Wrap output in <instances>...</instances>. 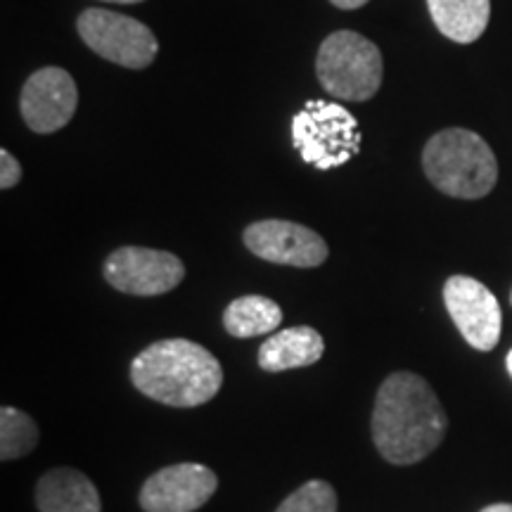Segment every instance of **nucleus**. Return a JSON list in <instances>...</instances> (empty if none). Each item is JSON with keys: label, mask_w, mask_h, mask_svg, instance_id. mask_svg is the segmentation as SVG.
<instances>
[{"label": "nucleus", "mask_w": 512, "mask_h": 512, "mask_svg": "<svg viewBox=\"0 0 512 512\" xmlns=\"http://www.w3.org/2000/svg\"><path fill=\"white\" fill-rule=\"evenodd\" d=\"M446 430L444 406L420 375L394 373L377 389L373 441L387 463H420L444 441Z\"/></svg>", "instance_id": "f257e3e1"}, {"label": "nucleus", "mask_w": 512, "mask_h": 512, "mask_svg": "<svg viewBox=\"0 0 512 512\" xmlns=\"http://www.w3.org/2000/svg\"><path fill=\"white\" fill-rule=\"evenodd\" d=\"M131 382L147 399L174 408L209 403L223 384L219 358L190 339H162L133 358Z\"/></svg>", "instance_id": "f03ea898"}, {"label": "nucleus", "mask_w": 512, "mask_h": 512, "mask_svg": "<svg viewBox=\"0 0 512 512\" xmlns=\"http://www.w3.org/2000/svg\"><path fill=\"white\" fill-rule=\"evenodd\" d=\"M422 169L434 188L458 200H479L498 181L494 150L467 128H446L422 150Z\"/></svg>", "instance_id": "7ed1b4c3"}, {"label": "nucleus", "mask_w": 512, "mask_h": 512, "mask_svg": "<svg viewBox=\"0 0 512 512\" xmlns=\"http://www.w3.org/2000/svg\"><path fill=\"white\" fill-rule=\"evenodd\" d=\"M382 53L356 31H335L318 50L316 74L332 98L363 102L382 86Z\"/></svg>", "instance_id": "20e7f679"}, {"label": "nucleus", "mask_w": 512, "mask_h": 512, "mask_svg": "<svg viewBox=\"0 0 512 512\" xmlns=\"http://www.w3.org/2000/svg\"><path fill=\"white\" fill-rule=\"evenodd\" d=\"M292 140L304 162L320 171L347 164L361 147L354 114L325 100L306 102L304 110L292 119Z\"/></svg>", "instance_id": "39448f33"}, {"label": "nucleus", "mask_w": 512, "mask_h": 512, "mask_svg": "<svg viewBox=\"0 0 512 512\" xmlns=\"http://www.w3.org/2000/svg\"><path fill=\"white\" fill-rule=\"evenodd\" d=\"M79 36L93 53L126 69H145L159 53L155 34L143 22L110 10L81 12Z\"/></svg>", "instance_id": "423d86ee"}, {"label": "nucleus", "mask_w": 512, "mask_h": 512, "mask_svg": "<svg viewBox=\"0 0 512 512\" xmlns=\"http://www.w3.org/2000/svg\"><path fill=\"white\" fill-rule=\"evenodd\" d=\"M105 278L114 290L136 297L171 292L185 278V266L176 254L147 247H121L105 261Z\"/></svg>", "instance_id": "0eeeda50"}, {"label": "nucleus", "mask_w": 512, "mask_h": 512, "mask_svg": "<svg viewBox=\"0 0 512 512\" xmlns=\"http://www.w3.org/2000/svg\"><path fill=\"white\" fill-rule=\"evenodd\" d=\"M444 302L465 342L477 351L496 349L501 339V304L489 287L467 275H453L444 285Z\"/></svg>", "instance_id": "6e6552de"}, {"label": "nucleus", "mask_w": 512, "mask_h": 512, "mask_svg": "<svg viewBox=\"0 0 512 512\" xmlns=\"http://www.w3.org/2000/svg\"><path fill=\"white\" fill-rule=\"evenodd\" d=\"M219 489L214 470L200 463L169 465L152 475L140 489L145 512H195Z\"/></svg>", "instance_id": "1a4fd4ad"}, {"label": "nucleus", "mask_w": 512, "mask_h": 512, "mask_svg": "<svg viewBox=\"0 0 512 512\" xmlns=\"http://www.w3.org/2000/svg\"><path fill=\"white\" fill-rule=\"evenodd\" d=\"M242 240L259 259L280 266L316 268L328 259V245L316 230L292 221L268 219L252 223Z\"/></svg>", "instance_id": "9d476101"}, {"label": "nucleus", "mask_w": 512, "mask_h": 512, "mask_svg": "<svg viewBox=\"0 0 512 512\" xmlns=\"http://www.w3.org/2000/svg\"><path fill=\"white\" fill-rule=\"evenodd\" d=\"M76 105H79L76 83L72 74L60 67H46L31 74L19 100L24 121L36 133L60 131L72 121Z\"/></svg>", "instance_id": "9b49d317"}, {"label": "nucleus", "mask_w": 512, "mask_h": 512, "mask_svg": "<svg viewBox=\"0 0 512 512\" xmlns=\"http://www.w3.org/2000/svg\"><path fill=\"white\" fill-rule=\"evenodd\" d=\"M36 503L41 512H102L95 484L72 467H57L38 479Z\"/></svg>", "instance_id": "f8f14e48"}, {"label": "nucleus", "mask_w": 512, "mask_h": 512, "mask_svg": "<svg viewBox=\"0 0 512 512\" xmlns=\"http://www.w3.org/2000/svg\"><path fill=\"white\" fill-rule=\"evenodd\" d=\"M325 342L318 330L309 325L287 328L268 337L259 349V366L266 373H283L292 368H306L320 361Z\"/></svg>", "instance_id": "ddd939ff"}, {"label": "nucleus", "mask_w": 512, "mask_h": 512, "mask_svg": "<svg viewBox=\"0 0 512 512\" xmlns=\"http://www.w3.org/2000/svg\"><path fill=\"white\" fill-rule=\"evenodd\" d=\"M437 29L456 43H475L489 27V0H427Z\"/></svg>", "instance_id": "4468645a"}, {"label": "nucleus", "mask_w": 512, "mask_h": 512, "mask_svg": "<svg viewBox=\"0 0 512 512\" xmlns=\"http://www.w3.org/2000/svg\"><path fill=\"white\" fill-rule=\"evenodd\" d=\"M280 323H283L280 306L273 299L259 297V294L235 299L223 311V328H226L228 335L238 339L268 335V332H275Z\"/></svg>", "instance_id": "2eb2a0df"}, {"label": "nucleus", "mask_w": 512, "mask_h": 512, "mask_svg": "<svg viewBox=\"0 0 512 512\" xmlns=\"http://www.w3.org/2000/svg\"><path fill=\"white\" fill-rule=\"evenodd\" d=\"M38 444V427L24 411L0 408V458L15 460L31 453Z\"/></svg>", "instance_id": "dca6fc26"}, {"label": "nucleus", "mask_w": 512, "mask_h": 512, "mask_svg": "<svg viewBox=\"0 0 512 512\" xmlns=\"http://www.w3.org/2000/svg\"><path fill=\"white\" fill-rule=\"evenodd\" d=\"M275 512H337V494L323 479H311L287 496Z\"/></svg>", "instance_id": "f3484780"}, {"label": "nucleus", "mask_w": 512, "mask_h": 512, "mask_svg": "<svg viewBox=\"0 0 512 512\" xmlns=\"http://www.w3.org/2000/svg\"><path fill=\"white\" fill-rule=\"evenodd\" d=\"M19 178H22V166H19L17 159L8 150H0V188H15Z\"/></svg>", "instance_id": "a211bd4d"}, {"label": "nucleus", "mask_w": 512, "mask_h": 512, "mask_svg": "<svg viewBox=\"0 0 512 512\" xmlns=\"http://www.w3.org/2000/svg\"><path fill=\"white\" fill-rule=\"evenodd\" d=\"M330 3L339 10H356V8H363L368 0H330Z\"/></svg>", "instance_id": "6ab92c4d"}, {"label": "nucleus", "mask_w": 512, "mask_h": 512, "mask_svg": "<svg viewBox=\"0 0 512 512\" xmlns=\"http://www.w3.org/2000/svg\"><path fill=\"white\" fill-rule=\"evenodd\" d=\"M482 512H512V505L510 503H496V505H489V508H484Z\"/></svg>", "instance_id": "aec40b11"}, {"label": "nucleus", "mask_w": 512, "mask_h": 512, "mask_svg": "<svg viewBox=\"0 0 512 512\" xmlns=\"http://www.w3.org/2000/svg\"><path fill=\"white\" fill-rule=\"evenodd\" d=\"M505 368H508V373H510V377H512V349H510L508 358H505Z\"/></svg>", "instance_id": "412c9836"}, {"label": "nucleus", "mask_w": 512, "mask_h": 512, "mask_svg": "<svg viewBox=\"0 0 512 512\" xmlns=\"http://www.w3.org/2000/svg\"><path fill=\"white\" fill-rule=\"evenodd\" d=\"M107 3H140V0H107Z\"/></svg>", "instance_id": "4be33fe9"}, {"label": "nucleus", "mask_w": 512, "mask_h": 512, "mask_svg": "<svg viewBox=\"0 0 512 512\" xmlns=\"http://www.w3.org/2000/svg\"><path fill=\"white\" fill-rule=\"evenodd\" d=\"M510 302H512V294H510Z\"/></svg>", "instance_id": "5701e85b"}]
</instances>
